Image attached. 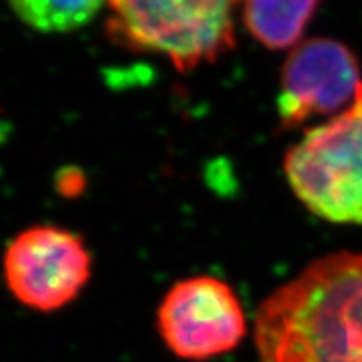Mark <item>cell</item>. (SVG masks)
<instances>
[{
    "label": "cell",
    "instance_id": "7a4b0ae2",
    "mask_svg": "<svg viewBox=\"0 0 362 362\" xmlns=\"http://www.w3.org/2000/svg\"><path fill=\"white\" fill-rule=\"evenodd\" d=\"M240 4L242 0H107L106 34L117 47L161 56L187 74L233 51Z\"/></svg>",
    "mask_w": 362,
    "mask_h": 362
},
{
    "label": "cell",
    "instance_id": "5b68a950",
    "mask_svg": "<svg viewBox=\"0 0 362 362\" xmlns=\"http://www.w3.org/2000/svg\"><path fill=\"white\" fill-rule=\"evenodd\" d=\"M166 347L187 361H208L233 351L247 336V315L232 287L211 275L171 285L156 312Z\"/></svg>",
    "mask_w": 362,
    "mask_h": 362
},
{
    "label": "cell",
    "instance_id": "6da1fadb",
    "mask_svg": "<svg viewBox=\"0 0 362 362\" xmlns=\"http://www.w3.org/2000/svg\"><path fill=\"white\" fill-rule=\"evenodd\" d=\"M262 362H362V252L320 257L255 314Z\"/></svg>",
    "mask_w": 362,
    "mask_h": 362
},
{
    "label": "cell",
    "instance_id": "277c9868",
    "mask_svg": "<svg viewBox=\"0 0 362 362\" xmlns=\"http://www.w3.org/2000/svg\"><path fill=\"white\" fill-rule=\"evenodd\" d=\"M2 270L7 288L22 305L54 312L84 291L93 257L78 233L56 225H35L8 243Z\"/></svg>",
    "mask_w": 362,
    "mask_h": 362
},
{
    "label": "cell",
    "instance_id": "52a82bcc",
    "mask_svg": "<svg viewBox=\"0 0 362 362\" xmlns=\"http://www.w3.org/2000/svg\"><path fill=\"white\" fill-rule=\"evenodd\" d=\"M322 0H243V25L270 51L293 49Z\"/></svg>",
    "mask_w": 362,
    "mask_h": 362
},
{
    "label": "cell",
    "instance_id": "3957f363",
    "mask_svg": "<svg viewBox=\"0 0 362 362\" xmlns=\"http://www.w3.org/2000/svg\"><path fill=\"white\" fill-rule=\"evenodd\" d=\"M284 173L312 215L362 225V86L349 107L307 129L285 153Z\"/></svg>",
    "mask_w": 362,
    "mask_h": 362
},
{
    "label": "cell",
    "instance_id": "8992f818",
    "mask_svg": "<svg viewBox=\"0 0 362 362\" xmlns=\"http://www.w3.org/2000/svg\"><path fill=\"white\" fill-rule=\"evenodd\" d=\"M362 86L356 52L341 40H302L285 59L277 112L280 128L296 129L317 116L349 107Z\"/></svg>",
    "mask_w": 362,
    "mask_h": 362
},
{
    "label": "cell",
    "instance_id": "ba28073f",
    "mask_svg": "<svg viewBox=\"0 0 362 362\" xmlns=\"http://www.w3.org/2000/svg\"><path fill=\"white\" fill-rule=\"evenodd\" d=\"M12 12L44 34H64L89 24L107 0H7Z\"/></svg>",
    "mask_w": 362,
    "mask_h": 362
}]
</instances>
